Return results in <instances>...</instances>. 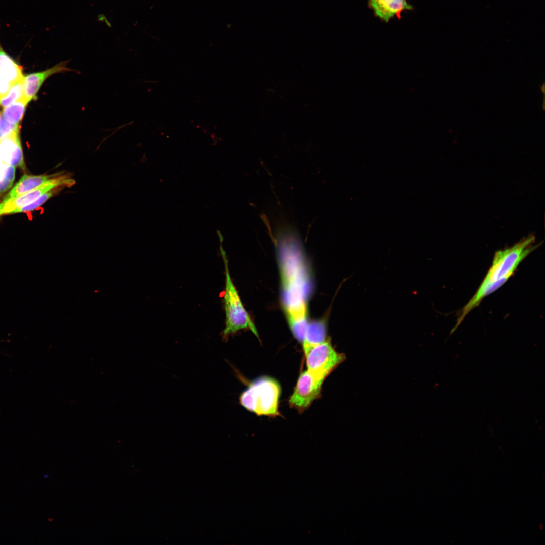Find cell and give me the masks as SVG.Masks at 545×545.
I'll list each match as a JSON object with an SVG mask.
<instances>
[{
    "mask_svg": "<svg viewBox=\"0 0 545 545\" xmlns=\"http://www.w3.org/2000/svg\"><path fill=\"white\" fill-rule=\"evenodd\" d=\"M277 247L280 258L284 309L292 333L302 342L309 322L307 299L310 282L297 231L291 226L279 229Z\"/></svg>",
    "mask_w": 545,
    "mask_h": 545,
    "instance_id": "6da1fadb",
    "label": "cell"
},
{
    "mask_svg": "<svg viewBox=\"0 0 545 545\" xmlns=\"http://www.w3.org/2000/svg\"><path fill=\"white\" fill-rule=\"evenodd\" d=\"M220 251L223 259L225 276L223 295L225 313V326L223 331V339L241 330L249 329L257 337L258 334L255 324L245 309L238 292L233 283L229 271L228 260L222 243L220 242Z\"/></svg>",
    "mask_w": 545,
    "mask_h": 545,
    "instance_id": "7a4b0ae2",
    "label": "cell"
},
{
    "mask_svg": "<svg viewBox=\"0 0 545 545\" xmlns=\"http://www.w3.org/2000/svg\"><path fill=\"white\" fill-rule=\"evenodd\" d=\"M280 387L269 377H262L253 382L240 395L241 405L258 415L276 416L278 412Z\"/></svg>",
    "mask_w": 545,
    "mask_h": 545,
    "instance_id": "3957f363",
    "label": "cell"
},
{
    "mask_svg": "<svg viewBox=\"0 0 545 545\" xmlns=\"http://www.w3.org/2000/svg\"><path fill=\"white\" fill-rule=\"evenodd\" d=\"M535 242V236L530 235L510 247L496 251L484 279L492 282L508 280L520 263L540 245L534 244Z\"/></svg>",
    "mask_w": 545,
    "mask_h": 545,
    "instance_id": "277c9868",
    "label": "cell"
},
{
    "mask_svg": "<svg viewBox=\"0 0 545 545\" xmlns=\"http://www.w3.org/2000/svg\"><path fill=\"white\" fill-rule=\"evenodd\" d=\"M305 355L307 370L325 378L345 359V355L337 352L327 339Z\"/></svg>",
    "mask_w": 545,
    "mask_h": 545,
    "instance_id": "5b68a950",
    "label": "cell"
},
{
    "mask_svg": "<svg viewBox=\"0 0 545 545\" xmlns=\"http://www.w3.org/2000/svg\"><path fill=\"white\" fill-rule=\"evenodd\" d=\"M325 378L308 370L302 372L290 398V405L299 411L307 409L320 396Z\"/></svg>",
    "mask_w": 545,
    "mask_h": 545,
    "instance_id": "8992f818",
    "label": "cell"
},
{
    "mask_svg": "<svg viewBox=\"0 0 545 545\" xmlns=\"http://www.w3.org/2000/svg\"><path fill=\"white\" fill-rule=\"evenodd\" d=\"M75 182L68 174H57L35 189L6 203H0V216L11 214L14 210L30 204L42 194L58 187L72 186Z\"/></svg>",
    "mask_w": 545,
    "mask_h": 545,
    "instance_id": "52a82bcc",
    "label": "cell"
},
{
    "mask_svg": "<svg viewBox=\"0 0 545 545\" xmlns=\"http://www.w3.org/2000/svg\"><path fill=\"white\" fill-rule=\"evenodd\" d=\"M69 60L62 61L45 70L23 76L24 97L29 103L37 99V94L45 81L51 76L74 70L67 67Z\"/></svg>",
    "mask_w": 545,
    "mask_h": 545,
    "instance_id": "ba28073f",
    "label": "cell"
},
{
    "mask_svg": "<svg viewBox=\"0 0 545 545\" xmlns=\"http://www.w3.org/2000/svg\"><path fill=\"white\" fill-rule=\"evenodd\" d=\"M23 76L22 67L4 50L0 42V98Z\"/></svg>",
    "mask_w": 545,
    "mask_h": 545,
    "instance_id": "9c48e42d",
    "label": "cell"
},
{
    "mask_svg": "<svg viewBox=\"0 0 545 545\" xmlns=\"http://www.w3.org/2000/svg\"><path fill=\"white\" fill-rule=\"evenodd\" d=\"M0 159L3 164L24 169V156L20 132L0 140Z\"/></svg>",
    "mask_w": 545,
    "mask_h": 545,
    "instance_id": "30bf717a",
    "label": "cell"
},
{
    "mask_svg": "<svg viewBox=\"0 0 545 545\" xmlns=\"http://www.w3.org/2000/svg\"><path fill=\"white\" fill-rule=\"evenodd\" d=\"M368 6L375 17L386 23L394 17L400 20L403 11L413 9L407 0H368Z\"/></svg>",
    "mask_w": 545,
    "mask_h": 545,
    "instance_id": "8fae6325",
    "label": "cell"
},
{
    "mask_svg": "<svg viewBox=\"0 0 545 545\" xmlns=\"http://www.w3.org/2000/svg\"><path fill=\"white\" fill-rule=\"evenodd\" d=\"M56 175H24L1 203H6L35 189Z\"/></svg>",
    "mask_w": 545,
    "mask_h": 545,
    "instance_id": "7c38bea8",
    "label": "cell"
},
{
    "mask_svg": "<svg viewBox=\"0 0 545 545\" xmlns=\"http://www.w3.org/2000/svg\"><path fill=\"white\" fill-rule=\"evenodd\" d=\"M326 339V324L324 320L308 322L302 342L304 354Z\"/></svg>",
    "mask_w": 545,
    "mask_h": 545,
    "instance_id": "4fadbf2b",
    "label": "cell"
},
{
    "mask_svg": "<svg viewBox=\"0 0 545 545\" xmlns=\"http://www.w3.org/2000/svg\"><path fill=\"white\" fill-rule=\"evenodd\" d=\"M29 103L24 97L4 107L2 114L6 119L11 124L19 125L24 116L26 106Z\"/></svg>",
    "mask_w": 545,
    "mask_h": 545,
    "instance_id": "5bb4252c",
    "label": "cell"
},
{
    "mask_svg": "<svg viewBox=\"0 0 545 545\" xmlns=\"http://www.w3.org/2000/svg\"><path fill=\"white\" fill-rule=\"evenodd\" d=\"M24 97L23 79L16 82L6 95L0 98V106L5 107Z\"/></svg>",
    "mask_w": 545,
    "mask_h": 545,
    "instance_id": "9a60e30c",
    "label": "cell"
},
{
    "mask_svg": "<svg viewBox=\"0 0 545 545\" xmlns=\"http://www.w3.org/2000/svg\"><path fill=\"white\" fill-rule=\"evenodd\" d=\"M15 167L2 162L0 167V195L12 186L15 177Z\"/></svg>",
    "mask_w": 545,
    "mask_h": 545,
    "instance_id": "2e32d148",
    "label": "cell"
},
{
    "mask_svg": "<svg viewBox=\"0 0 545 545\" xmlns=\"http://www.w3.org/2000/svg\"><path fill=\"white\" fill-rule=\"evenodd\" d=\"M63 187H58L42 194L30 204L14 210L11 214L30 212L37 209L48 200L54 194L58 193L60 190L63 189Z\"/></svg>",
    "mask_w": 545,
    "mask_h": 545,
    "instance_id": "e0dca14e",
    "label": "cell"
},
{
    "mask_svg": "<svg viewBox=\"0 0 545 545\" xmlns=\"http://www.w3.org/2000/svg\"><path fill=\"white\" fill-rule=\"evenodd\" d=\"M20 126L10 123L0 111V140L14 133L20 132Z\"/></svg>",
    "mask_w": 545,
    "mask_h": 545,
    "instance_id": "ac0fdd59",
    "label": "cell"
},
{
    "mask_svg": "<svg viewBox=\"0 0 545 545\" xmlns=\"http://www.w3.org/2000/svg\"><path fill=\"white\" fill-rule=\"evenodd\" d=\"M217 233L218 237L219 238L220 242L222 243L223 241V237L222 234H221L220 231L219 230H217Z\"/></svg>",
    "mask_w": 545,
    "mask_h": 545,
    "instance_id": "d6986e66",
    "label": "cell"
}]
</instances>
